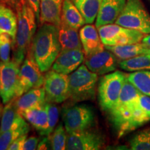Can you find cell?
<instances>
[{"label": "cell", "instance_id": "e0dca14e", "mask_svg": "<svg viewBox=\"0 0 150 150\" xmlns=\"http://www.w3.org/2000/svg\"><path fill=\"white\" fill-rule=\"evenodd\" d=\"M63 0H40V19L41 25L51 24L59 27L61 24Z\"/></svg>", "mask_w": 150, "mask_h": 150}, {"label": "cell", "instance_id": "d4e9b609", "mask_svg": "<svg viewBox=\"0 0 150 150\" xmlns=\"http://www.w3.org/2000/svg\"><path fill=\"white\" fill-rule=\"evenodd\" d=\"M149 121H150V118L140 106L138 99L137 104L133 109L128 120L122 127L118 131V135L120 137L122 136L135 129L139 128L140 127H142Z\"/></svg>", "mask_w": 150, "mask_h": 150}, {"label": "cell", "instance_id": "52a82bcc", "mask_svg": "<svg viewBox=\"0 0 150 150\" xmlns=\"http://www.w3.org/2000/svg\"><path fill=\"white\" fill-rule=\"evenodd\" d=\"M104 45L118 46L142 42L145 34L135 29L110 24L97 28Z\"/></svg>", "mask_w": 150, "mask_h": 150}, {"label": "cell", "instance_id": "f1b7e54d", "mask_svg": "<svg viewBox=\"0 0 150 150\" xmlns=\"http://www.w3.org/2000/svg\"><path fill=\"white\" fill-rule=\"evenodd\" d=\"M29 126L28 124L16 127L0 134V150L8 149L9 146L20 136L28 134Z\"/></svg>", "mask_w": 150, "mask_h": 150}, {"label": "cell", "instance_id": "4316f807", "mask_svg": "<svg viewBox=\"0 0 150 150\" xmlns=\"http://www.w3.org/2000/svg\"><path fill=\"white\" fill-rule=\"evenodd\" d=\"M127 79L142 94L150 97V70L133 72L127 74Z\"/></svg>", "mask_w": 150, "mask_h": 150}, {"label": "cell", "instance_id": "1f68e13d", "mask_svg": "<svg viewBox=\"0 0 150 150\" xmlns=\"http://www.w3.org/2000/svg\"><path fill=\"white\" fill-rule=\"evenodd\" d=\"M13 40L7 33L0 34V60L6 63L11 61V50Z\"/></svg>", "mask_w": 150, "mask_h": 150}, {"label": "cell", "instance_id": "8992f818", "mask_svg": "<svg viewBox=\"0 0 150 150\" xmlns=\"http://www.w3.org/2000/svg\"><path fill=\"white\" fill-rule=\"evenodd\" d=\"M140 94V92L127 79V76L117 102L108 111L117 131L128 120L137 104Z\"/></svg>", "mask_w": 150, "mask_h": 150}, {"label": "cell", "instance_id": "d590c367", "mask_svg": "<svg viewBox=\"0 0 150 150\" xmlns=\"http://www.w3.org/2000/svg\"><path fill=\"white\" fill-rule=\"evenodd\" d=\"M27 138V134L22 135L17 138L14 142L11 143V145L9 146L8 150H22L23 145L26 139Z\"/></svg>", "mask_w": 150, "mask_h": 150}, {"label": "cell", "instance_id": "2e32d148", "mask_svg": "<svg viewBox=\"0 0 150 150\" xmlns=\"http://www.w3.org/2000/svg\"><path fill=\"white\" fill-rule=\"evenodd\" d=\"M97 29L96 26L87 24L80 29V40L85 57L105 50V45L101 40Z\"/></svg>", "mask_w": 150, "mask_h": 150}, {"label": "cell", "instance_id": "ba28073f", "mask_svg": "<svg viewBox=\"0 0 150 150\" xmlns=\"http://www.w3.org/2000/svg\"><path fill=\"white\" fill-rule=\"evenodd\" d=\"M44 81L45 76L42 72L35 62L29 49L20 67L16 97H20L34 88L42 87L44 85Z\"/></svg>", "mask_w": 150, "mask_h": 150}, {"label": "cell", "instance_id": "7bdbcfd3", "mask_svg": "<svg viewBox=\"0 0 150 150\" xmlns=\"http://www.w3.org/2000/svg\"><path fill=\"white\" fill-rule=\"evenodd\" d=\"M149 1H150V0H149Z\"/></svg>", "mask_w": 150, "mask_h": 150}, {"label": "cell", "instance_id": "b9f144b4", "mask_svg": "<svg viewBox=\"0 0 150 150\" xmlns=\"http://www.w3.org/2000/svg\"><path fill=\"white\" fill-rule=\"evenodd\" d=\"M147 56H149V57L150 58V54H147Z\"/></svg>", "mask_w": 150, "mask_h": 150}, {"label": "cell", "instance_id": "f35d334b", "mask_svg": "<svg viewBox=\"0 0 150 150\" xmlns=\"http://www.w3.org/2000/svg\"><path fill=\"white\" fill-rule=\"evenodd\" d=\"M21 0H0V4L4 3L7 4L9 6H11V8H13L16 10V8L17 5L20 2Z\"/></svg>", "mask_w": 150, "mask_h": 150}, {"label": "cell", "instance_id": "83f0119b", "mask_svg": "<svg viewBox=\"0 0 150 150\" xmlns=\"http://www.w3.org/2000/svg\"><path fill=\"white\" fill-rule=\"evenodd\" d=\"M119 67L127 72L150 70V58L147 55H141L131 59L120 61Z\"/></svg>", "mask_w": 150, "mask_h": 150}, {"label": "cell", "instance_id": "484cf974", "mask_svg": "<svg viewBox=\"0 0 150 150\" xmlns=\"http://www.w3.org/2000/svg\"><path fill=\"white\" fill-rule=\"evenodd\" d=\"M83 17L86 24L96 20L102 0H71Z\"/></svg>", "mask_w": 150, "mask_h": 150}, {"label": "cell", "instance_id": "e575fe53", "mask_svg": "<svg viewBox=\"0 0 150 150\" xmlns=\"http://www.w3.org/2000/svg\"><path fill=\"white\" fill-rule=\"evenodd\" d=\"M39 140L36 137H29L24 141L22 150H34L37 149Z\"/></svg>", "mask_w": 150, "mask_h": 150}, {"label": "cell", "instance_id": "8d00e7d4", "mask_svg": "<svg viewBox=\"0 0 150 150\" xmlns=\"http://www.w3.org/2000/svg\"><path fill=\"white\" fill-rule=\"evenodd\" d=\"M31 8L34 11L36 16L37 20L39 21L40 19V0H27Z\"/></svg>", "mask_w": 150, "mask_h": 150}, {"label": "cell", "instance_id": "9a60e30c", "mask_svg": "<svg viewBox=\"0 0 150 150\" xmlns=\"http://www.w3.org/2000/svg\"><path fill=\"white\" fill-rule=\"evenodd\" d=\"M126 2L127 0H102L96 18V27L115 23Z\"/></svg>", "mask_w": 150, "mask_h": 150}, {"label": "cell", "instance_id": "6da1fadb", "mask_svg": "<svg viewBox=\"0 0 150 150\" xmlns=\"http://www.w3.org/2000/svg\"><path fill=\"white\" fill-rule=\"evenodd\" d=\"M61 50L58 27L42 24L35 33L30 50L42 72L50 70Z\"/></svg>", "mask_w": 150, "mask_h": 150}, {"label": "cell", "instance_id": "60d3db41", "mask_svg": "<svg viewBox=\"0 0 150 150\" xmlns=\"http://www.w3.org/2000/svg\"><path fill=\"white\" fill-rule=\"evenodd\" d=\"M1 106H0V116H1Z\"/></svg>", "mask_w": 150, "mask_h": 150}, {"label": "cell", "instance_id": "ffe728a7", "mask_svg": "<svg viewBox=\"0 0 150 150\" xmlns=\"http://www.w3.org/2000/svg\"><path fill=\"white\" fill-rule=\"evenodd\" d=\"M105 49L113 53L120 61L150 54V47L143 42L118 46L105 45Z\"/></svg>", "mask_w": 150, "mask_h": 150}, {"label": "cell", "instance_id": "4dcf8cb0", "mask_svg": "<svg viewBox=\"0 0 150 150\" xmlns=\"http://www.w3.org/2000/svg\"><path fill=\"white\" fill-rule=\"evenodd\" d=\"M67 131L64 127L60 124L56 127L51 137H50L51 147L54 150H64L66 149V144L67 135Z\"/></svg>", "mask_w": 150, "mask_h": 150}, {"label": "cell", "instance_id": "8fae6325", "mask_svg": "<svg viewBox=\"0 0 150 150\" xmlns=\"http://www.w3.org/2000/svg\"><path fill=\"white\" fill-rule=\"evenodd\" d=\"M20 65L16 61L0 63V97L6 104L16 97Z\"/></svg>", "mask_w": 150, "mask_h": 150}, {"label": "cell", "instance_id": "7c38bea8", "mask_svg": "<svg viewBox=\"0 0 150 150\" xmlns=\"http://www.w3.org/2000/svg\"><path fill=\"white\" fill-rule=\"evenodd\" d=\"M104 144V137L99 133L86 129L67 134L66 149L97 150Z\"/></svg>", "mask_w": 150, "mask_h": 150}, {"label": "cell", "instance_id": "603a6c76", "mask_svg": "<svg viewBox=\"0 0 150 150\" xmlns=\"http://www.w3.org/2000/svg\"><path fill=\"white\" fill-rule=\"evenodd\" d=\"M61 22L76 30L86 24L83 17L71 0H63Z\"/></svg>", "mask_w": 150, "mask_h": 150}, {"label": "cell", "instance_id": "4fadbf2b", "mask_svg": "<svg viewBox=\"0 0 150 150\" xmlns=\"http://www.w3.org/2000/svg\"><path fill=\"white\" fill-rule=\"evenodd\" d=\"M120 59L109 50H103L93 55L86 56L84 64L97 75H104L117 70Z\"/></svg>", "mask_w": 150, "mask_h": 150}, {"label": "cell", "instance_id": "d6986e66", "mask_svg": "<svg viewBox=\"0 0 150 150\" xmlns=\"http://www.w3.org/2000/svg\"><path fill=\"white\" fill-rule=\"evenodd\" d=\"M15 103L19 112L47 103L44 87L34 88L19 97H15Z\"/></svg>", "mask_w": 150, "mask_h": 150}, {"label": "cell", "instance_id": "836d02e7", "mask_svg": "<svg viewBox=\"0 0 150 150\" xmlns=\"http://www.w3.org/2000/svg\"><path fill=\"white\" fill-rule=\"evenodd\" d=\"M138 104L144 112L150 118V97L140 93V96L138 97Z\"/></svg>", "mask_w": 150, "mask_h": 150}, {"label": "cell", "instance_id": "5b68a950", "mask_svg": "<svg viewBox=\"0 0 150 150\" xmlns=\"http://www.w3.org/2000/svg\"><path fill=\"white\" fill-rule=\"evenodd\" d=\"M127 75L121 71H114L102 76L98 82V99L101 108L109 111L117 102Z\"/></svg>", "mask_w": 150, "mask_h": 150}, {"label": "cell", "instance_id": "5bb4252c", "mask_svg": "<svg viewBox=\"0 0 150 150\" xmlns=\"http://www.w3.org/2000/svg\"><path fill=\"white\" fill-rule=\"evenodd\" d=\"M85 60L83 49L61 50L52 66L56 72L70 74L75 71Z\"/></svg>", "mask_w": 150, "mask_h": 150}, {"label": "cell", "instance_id": "7a4b0ae2", "mask_svg": "<svg viewBox=\"0 0 150 150\" xmlns=\"http://www.w3.org/2000/svg\"><path fill=\"white\" fill-rule=\"evenodd\" d=\"M18 30L13 42V60L20 65L23 63L36 31V16L27 0H21L17 5Z\"/></svg>", "mask_w": 150, "mask_h": 150}, {"label": "cell", "instance_id": "cb8c5ba5", "mask_svg": "<svg viewBox=\"0 0 150 150\" xmlns=\"http://www.w3.org/2000/svg\"><path fill=\"white\" fill-rule=\"evenodd\" d=\"M59 40L62 50L82 49L79 33L76 29L61 22L59 27Z\"/></svg>", "mask_w": 150, "mask_h": 150}, {"label": "cell", "instance_id": "3957f363", "mask_svg": "<svg viewBox=\"0 0 150 150\" xmlns=\"http://www.w3.org/2000/svg\"><path fill=\"white\" fill-rule=\"evenodd\" d=\"M98 75L81 65L69 76L70 99L74 102L93 100L96 94Z\"/></svg>", "mask_w": 150, "mask_h": 150}, {"label": "cell", "instance_id": "d6a6232c", "mask_svg": "<svg viewBox=\"0 0 150 150\" xmlns=\"http://www.w3.org/2000/svg\"><path fill=\"white\" fill-rule=\"evenodd\" d=\"M47 111L48 117V130H47V136H50V134L53 132L55 127L59 121V109L57 106L54 103L47 102L46 103Z\"/></svg>", "mask_w": 150, "mask_h": 150}, {"label": "cell", "instance_id": "30bf717a", "mask_svg": "<svg viewBox=\"0 0 150 150\" xmlns=\"http://www.w3.org/2000/svg\"><path fill=\"white\" fill-rule=\"evenodd\" d=\"M44 87L47 102L62 103L70 98L69 76L67 74L48 70L45 76Z\"/></svg>", "mask_w": 150, "mask_h": 150}, {"label": "cell", "instance_id": "ab89813d", "mask_svg": "<svg viewBox=\"0 0 150 150\" xmlns=\"http://www.w3.org/2000/svg\"><path fill=\"white\" fill-rule=\"evenodd\" d=\"M142 42L145 43V44H146L148 47H150V34H147V35H145L143 38V39H142Z\"/></svg>", "mask_w": 150, "mask_h": 150}, {"label": "cell", "instance_id": "ac0fdd59", "mask_svg": "<svg viewBox=\"0 0 150 150\" xmlns=\"http://www.w3.org/2000/svg\"><path fill=\"white\" fill-rule=\"evenodd\" d=\"M20 113L40 135L47 136L49 125L46 104L22 110Z\"/></svg>", "mask_w": 150, "mask_h": 150}, {"label": "cell", "instance_id": "f546056e", "mask_svg": "<svg viewBox=\"0 0 150 150\" xmlns=\"http://www.w3.org/2000/svg\"><path fill=\"white\" fill-rule=\"evenodd\" d=\"M131 149L150 150V128L139 131L130 141Z\"/></svg>", "mask_w": 150, "mask_h": 150}, {"label": "cell", "instance_id": "277c9868", "mask_svg": "<svg viewBox=\"0 0 150 150\" xmlns=\"http://www.w3.org/2000/svg\"><path fill=\"white\" fill-rule=\"evenodd\" d=\"M115 23L144 34H150V15L141 0H127L125 8Z\"/></svg>", "mask_w": 150, "mask_h": 150}, {"label": "cell", "instance_id": "44dd1931", "mask_svg": "<svg viewBox=\"0 0 150 150\" xmlns=\"http://www.w3.org/2000/svg\"><path fill=\"white\" fill-rule=\"evenodd\" d=\"M26 124H27V122L25 121L23 116L19 112L15 103V99H13L6 104L3 109L0 125V134L8 131L11 128L21 126Z\"/></svg>", "mask_w": 150, "mask_h": 150}, {"label": "cell", "instance_id": "7402d4cb", "mask_svg": "<svg viewBox=\"0 0 150 150\" xmlns=\"http://www.w3.org/2000/svg\"><path fill=\"white\" fill-rule=\"evenodd\" d=\"M18 30V16L13 8L4 3L0 4V34L7 33L13 42L16 39Z\"/></svg>", "mask_w": 150, "mask_h": 150}, {"label": "cell", "instance_id": "74e56055", "mask_svg": "<svg viewBox=\"0 0 150 150\" xmlns=\"http://www.w3.org/2000/svg\"><path fill=\"white\" fill-rule=\"evenodd\" d=\"M50 145H51V142H50V138H44L40 142H38L37 149H39V150L48 149H50V148H49V146Z\"/></svg>", "mask_w": 150, "mask_h": 150}, {"label": "cell", "instance_id": "9c48e42d", "mask_svg": "<svg viewBox=\"0 0 150 150\" xmlns=\"http://www.w3.org/2000/svg\"><path fill=\"white\" fill-rule=\"evenodd\" d=\"M63 120L69 134L91 128L95 121V113L89 106L76 104L63 110Z\"/></svg>", "mask_w": 150, "mask_h": 150}]
</instances>
